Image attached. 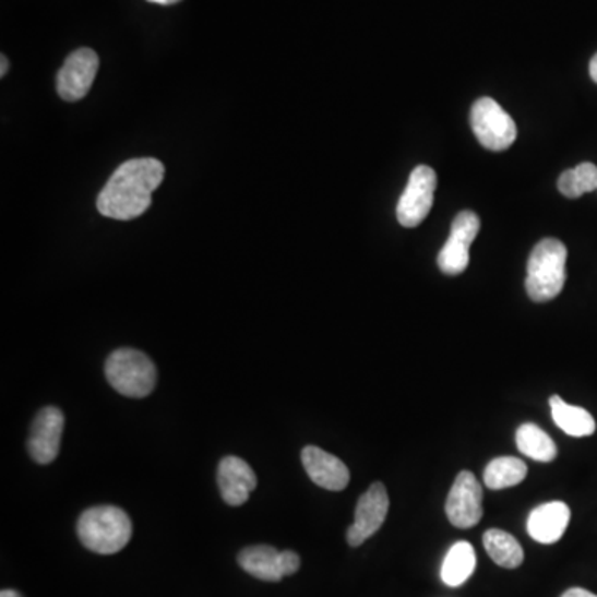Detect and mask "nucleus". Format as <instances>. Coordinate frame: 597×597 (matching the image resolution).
Masks as SVG:
<instances>
[{
	"label": "nucleus",
	"mask_w": 597,
	"mask_h": 597,
	"mask_svg": "<svg viewBox=\"0 0 597 597\" xmlns=\"http://www.w3.org/2000/svg\"><path fill=\"white\" fill-rule=\"evenodd\" d=\"M589 75H590V79H593L594 82L597 83V53L596 56L593 57V60H590Z\"/></svg>",
	"instance_id": "5701e85b"
},
{
	"label": "nucleus",
	"mask_w": 597,
	"mask_h": 597,
	"mask_svg": "<svg viewBox=\"0 0 597 597\" xmlns=\"http://www.w3.org/2000/svg\"><path fill=\"white\" fill-rule=\"evenodd\" d=\"M100 60L92 49H79L67 57L57 76V92L65 102L82 100L91 92Z\"/></svg>",
	"instance_id": "9d476101"
},
{
	"label": "nucleus",
	"mask_w": 597,
	"mask_h": 597,
	"mask_svg": "<svg viewBox=\"0 0 597 597\" xmlns=\"http://www.w3.org/2000/svg\"><path fill=\"white\" fill-rule=\"evenodd\" d=\"M148 2H152V4H158V5H174V4H178V2H181V0H148Z\"/></svg>",
	"instance_id": "b1692460"
},
{
	"label": "nucleus",
	"mask_w": 597,
	"mask_h": 597,
	"mask_svg": "<svg viewBox=\"0 0 597 597\" xmlns=\"http://www.w3.org/2000/svg\"><path fill=\"white\" fill-rule=\"evenodd\" d=\"M483 545L491 560L504 570H515L525 560L518 539L503 529H488L483 535Z\"/></svg>",
	"instance_id": "a211bd4d"
},
{
	"label": "nucleus",
	"mask_w": 597,
	"mask_h": 597,
	"mask_svg": "<svg viewBox=\"0 0 597 597\" xmlns=\"http://www.w3.org/2000/svg\"><path fill=\"white\" fill-rule=\"evenodd\" d=\"M561 597H597L596 594L589 593V590L583 589V587H571Z\"/></svg>",
	"instance_id": "4be33fe9"
},
{
	"label": "nucleus",
	"mask_w": 597,
	"mask_h": 597,
	"mask_svg": "<svg viewBox=\"0 0 597 597\" xmlns=\"http://www.w3.org/2000/svg\"><path fill=\"white\" fill-rule=\"evenodd\" d=\"M435 171L430 166H417L397 204V219L404 228H417L425 222L435 201Z\"/></svg>",
	"instance_id": "423d86ee"
},
{
	"label": "nucleus",
	"mask_w": 597,
	"mask_h": 597,
	"mask_svg": "<svg viewBox=\"0 0 597 597\" xmlns=\"http://www.w3.org/2000/svg\"><path fill=\"white\" fill-rule=\"evenodd\" d=\"M0 597H24L21 593L14 589H4L0 593Z\"/></svg>",
	"instance_id": "393cba45"
},
{
	"label": "nucleus",
	"mask_w": 597,
	"mask_h": 597,
	"mask_svg": "<svg viewBox=\"0 0 597 597\" xmlns=\"http://www.w3.org/2000/svg\"><path fill=\"white\" fill-rule=\"evenodd\" d=\"M516 446L536 462L549 463L558 456L557 443L535 423H523L516 430Z\"/></svg>",
	"instance_id": "aec40b11"
},
{
	"label": "nucleus",
	"mask_w": 597,
	"mask_h": 597,
	"mask_svg": "<svg viewBox=\"0 0 597 597\" xmlns=\"http://www.w3.org/2000/svg\"><path fill=\"white\" fill-rule=\"evenodd\" d=\"M218 487L226 504L241 506L258 487V478L248 462L229 455L219 462Z\"/></svg>",
	"instance_id": "ddd939ff"
},
{
	"label": "nucleus",
	"mask_w": 597,
	"mask_h": 597,
	"mask_svg": "<svg viewBox=\"0 0 597 597\" xmlns=\"http://www.w3.org/2000/svg\"><path fill=\"white\" fill-rule=\"evenodd\" d=\"M470 123L480 145L491 152H504L516 142L518 135L515 120L490 97L475 102Z\"/></svg>",
	"instance_id": "39448f33"
},
{
	"label": "nucleus",
	"mask_w": 597,
	"mask_h": 597,
	"mask_svg": "<svg viewBox=\"0 0 597 597\" xmlns=\"http://www.w3.org/2000/svg\"><path fill=\"white\" fill-rule=\"evenodd\" d=\"M571 520V510L563 501H549L535 508L526 528L529 536L541 545H552L563 538Z\"/></svg>",
	"instance_id": "2eb2a0df"
},
{
	"label": "nucleus",
	"mask_w": 597,
	"mask_h": 597,
	"mask_svg": "<svg viewBox=\"0 0 597 597\" xmlns=\"http://www.w3.org/2000/svg\"><path fill=\"white\" fill-rule=\"evenodd\" d=\"M389 504L391 501H389L387 488L379 481L359 498L356 520L347 532V541L353 548L362 545L382 528L383 522L387 518Z\"/></svg>",
	"instance_id": "f8f14e48"
},
{
	"label": "nucleus",
	"mask_w": 597,
	"mask_h": 597,
	"mask_svg": "<svg viewBox=\"0 0 597 597\" xmlns=\"http://www.w3.org/2000/svg\"><path fill=\"white\" fill-rule=\"evenodd\" d=\"M105 375L111 387L124 397L145 398L155 391V363L140 350H115L105 363Z\"/></svg>",
	"instance_id": "20e7f679"
},
{
	"label": "nucleus",
	"mask_w": 597,
	"mask_h": 597,
	"mask_svg": "<svg viewBox=\"0 0 597 597\" xmlns=\"http://www.w3.org/2000/svg\"><path fill=\"white\" fill-rule=\"evenodd\" d=\"M477 568V554L468 541H458L446 552L442 566V580L446 586L458 587L468 581Z\"/></svg>",
	"instance_id": "f3484780"
},
{
	"label": "nucleus",
	"mask_w": 597,
	"mask_h": 597,
	"mask_svg": "<svg viewBox=\"0 0 597 597\" xmlns=\"http://www.w3.org/2000/svg\"><path fill=\"white\" fill-rule=\"evenodd\" d=\"M132 522L121 508L100 504L80 515L76 535L80 542L98 554H115L132 539Z\"/></svg>",
	"instance_id": "f03ea898"
},
{
	"label": "nucleus",
	"mask_w": 597,
	"mask_h": 597,
	"mask_svg": "<svg viewBox=\"0 0 597 597\" xmlns=\"http://www.w3.org/2000/svg\"><path fill=\"white\" fill-rule=\"evenodd\" d=\"M481 500H483V490L477 477L471 471H459L446 498V518L456 528H474L483 516Z\"/></svg>",
	"instance_id": "1a4fd4ad"
},
{
	"label": "nucleus",
	"mask_w": 597,
	"mask_h": 597,
	"mask_svg": "<svg viewBox=\"0 0 597 597\" xmlns=\"http://www.w3.org/2000/svg\"><path fill=\"white\" fill-rule=\"evenodd\" d=\"M568 249L554 238H546L533 248L528 260L526 292L533 302L552 301L566 283Z\"/></svg>",
	"instance_id": "7ed1b4c3"
},
{
	"label": "nucleus",
	"mask_w": 597,
	"mask_h": 597,
	"mask_svg": "<svg viewBox=\"0 0 597 597\" xmlns=\"http://www.w3.org/2000/svg\"><path fill=\"white\" fill-rule=\"evenodd\" d=\"M480 218L474 211H462L452 223L449 241L439 254V267L446 276L465 273L470 263V246L480 232Z\"/></svg>",
	"instance_id": "0eeeda50"
},
{
	"label": "nucleus",
	"mask_w": 597,
	"mask_h": 597,
	"mask_svg": "<svg viewBox=\"0 0 597 597\" xmlns=\"http://www.w3.org/2000/svg\"><path fill=\"white\" fill-rule=\"evenodd\" d=\"M558 190L563 196L581 198L597 190V166L593 163H581L576 168L566 169L558 180Z\"/></svg>",
	"instance_id": "412c9836"
},
{
	"label": "nucleus",
	"mask_w": 597,
	"mask_h": 597,
	"mask_svg": "<svg viewBox=\"0 0 597 597\" xmlns=\"http://www.w3.org/2000/svg\"><path fill=\"white\" fill-rule=\"evenodd\" d=\"M528 475V466L515 456H500L491 459L485 468L483 481L490 490H504L522 483Z\"/></svg>",
	"instance_id": "6ab92c4d"
},
{
	"label": "nucleus",
	"mask_w": 597,
	"mask_h": 597,
	"mask_svg": "<svg viewBox=\"0 0 597 597\" xmlns=\"http://www.w3.org/2000/svg\"><path fill=\"white\" fill-rule=\"evenodd\" d=\"M549 407H551L552 420L568 435L581 439L596 432V420L586 408L566 404L560 395H552L549 398Z\"/></svg>",
	"instance_id": "dca6fc26"
},
{
	"label": "nucleus",
	"mask_w": 597,
	"mask_h": 597,
	"mask_svg": "<svg viewBox=\"0 0 597 597\" xmlns=\"http://www.w3.org/2000/svg\"><path fill=\"white\" fill-rule=\"evenodd\" d=\"M301 456L309 478L319 487L329 491H343L349 485V468L337 456L312 445L306 446Z\"/></svg>",
	"instance_id": "4468645a"
},
{
	"label": "nucleus",
	"mask_w": 597,
	"mask_h": 597,
	"mask_svg": "<svg viewBox=\"0 0 597 597\" xmlns=\"http://www.w3.org/2000/svg\"><path fill=\"white\" fill-rule=\"evenodd\" d=\"M63 418L62 410L57 407H46L38 411L32 421L28 435V455L38 465H49L59 456L62 443Z\"/></svg>",
	"instance_id": "9b49d317"
},
{
	"label": "nucleus",
	"mask_w": 597,
	"mask_h": 597,
	"mask_svg": "<svg viewBox=\"0 0 597 597\" xmlns=\"http://www.w3.org/2000/svg\"><path fill=\"white\" fill-rule=\"evenodd\" d=\"M238 563L255 580L277 583L299 571L301 558L294 551H277L273 546L260 545L242 549Z\"/></svg>",
	"instance_id": "6e6552de"
},
{
	"label": "nucleus",
	"mask_w": 597,
	"mask_h": 597,
	"mask_svg": "<svg viewBox=\"0 0 597 597\" xmlns=\"http://www.w3.org/2000/svg\"><path fill=\"white\" fill-rule=\"evenodd\" d=\"M165 178V166L155 158L123 163L98 194L102 215L118 222L139 218L152 206L153 191Z\"/></svg>",
	"instance_id": "f257e3e1"
},
{
	"label": "nucleus",
	"mask_w": 597,
	"mask_h": 597,
	"mask_svg": "<svg viewBox=\"0 0 597 597\" xmlns=\"http://www.w3.org/2000/svg\"><path fill=\"white\" fill-rule=\"evenodd\" d=\"M2 70H0V75L4 76L5 72L9 70V60L5 59V56H2Z\"/></svg>",
	"instance_id": "a878e982"
}]
</instances>
